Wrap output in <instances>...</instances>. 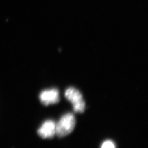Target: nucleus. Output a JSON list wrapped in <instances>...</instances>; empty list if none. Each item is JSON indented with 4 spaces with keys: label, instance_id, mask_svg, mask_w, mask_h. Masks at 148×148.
Returning a JSON list of instances; mask_svg holds the SVG:
<instances>
[{
    "label": "nucleus",
    "instance_id": "nucleus-4",
    "mask_svg": "<svg viewBox=\"0 0 148 148\" xmlns=\"http://www.w3.org/2000/svg\"><path fill=\"white\" fill-rule=\"evenodd\" d=\"M38 133L42 138H52L56 135V123L53 120H47L38 129Z\"/></svg>",
    "mask_w": 148,
    "mask_h": 148
},
{
    "label": "nucleus",
    "instance_id": "nucleus-3",
    "mask_svg": "<svg viewBox=\"0 0 148 148\" xmlns=\"http://www.w3.org/2000/svg\"><path fill=\"white\" fill-rule=\"evenodd\" d=\"M58 90L56 89L45 90L40 94L39 98L42 104L45 105L57 104L60 101Z\"/></svg>",
    "mask_w": 148,
    "mask_h": 148
},
{
    "label": "nucleus",
    "instance_id": "nucleus-1",
    "mask_svg": "<svg viewBox=\"0 0 148 148\" xmlns=\"http://www.w3.org/2000/svg\"><path fill=\"white\" fill-rule=\"evenodd\" d=\"M75 124V118L73 113L63 115L56 124V135L59 138L68 135L73 131Z\"/></svg>",
    "mask_w": 148,
    "mask_h": 148
},
{
    "label": "nucleus",
    "instance_id": "nucleus-2",
    "mask_svg": "<svg viewBox=\"0 0 148 148\" xmlns=\"http://www.w3.org/2000/svg\"><path fill=\"white\" fill-rule=\"evenodd\" d=\"M65 96L73 105L74 112L77 113H83L85 109V104L82 94L76 89L71 87L66 89Z\"/></svg>",
    "mask_w": 148,
    "mask_h": 148
},
{
    "label": "nucleus",
    "instance_id": "nucleus-5",
    "mask_svg": "<svg viewBox=\"0 0 148 148\" xmlns=\"http://www.w3.org/2000/svg\"><path fill=\"white\" fill-rule=\"evenodd\" d=\"M101 148H116V146L113 141L108 140L102 144Z\"/></svg>",
    "mask_w": 148,
    "mask_h": 148
}]
</instances>
